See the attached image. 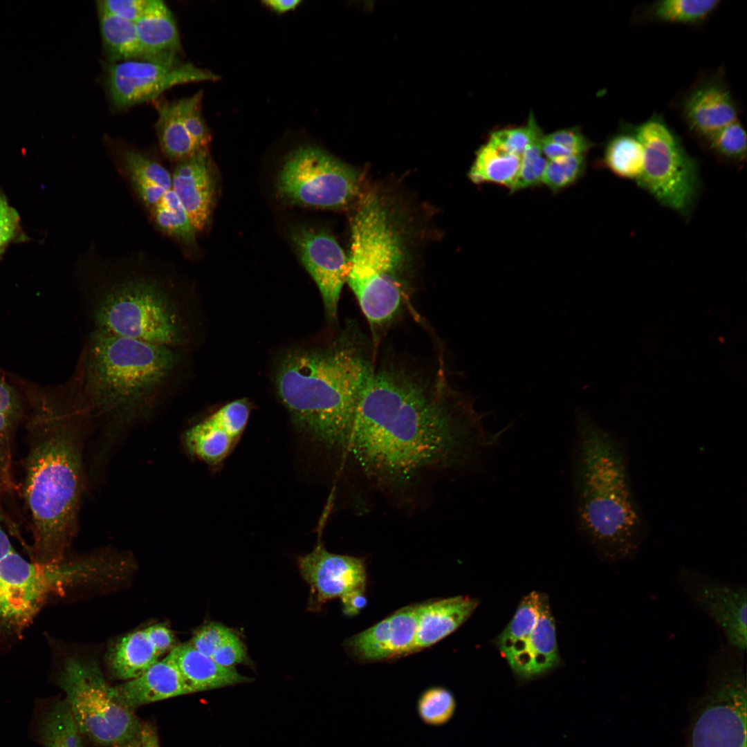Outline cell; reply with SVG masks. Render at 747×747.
Masks as SVG:
<instances>
[{
	"label": "cell",
	"mask_w": 747,
	"mask_h": 747,
	"mask_svg": "<svg viewBox=\"0 0 747 747\" xmlns=\"http://www.w3.org/2000/svg\"><path fill=\"white\" fill-rule=\"evenodd\" d=\"M483 418L443 380L375 366L357 403L347 458L372 487L405 501L429 476L481 465L503 433L486 430Z\"/></svg>",
	"instance_id": "6da1fadb"
},
{
	"label": "cell",
	"mask_w": 747,
	"mask_h": 747,
	"mask_svg": "<svg viewBox=\"0 0 747 747\" xmlns=\"http://www.w3.org/2000/svg\"><path fill=\"white\" fill-rule=\"evenodd\" d=\"M27 404V453L22 495L29 519L33 560L53 564L76 526L83 489L78 419L85 411L66 385L42 387L21 380Z\"/></svg>",
	"instance_id": "7a4b0ae2"
},
{
	"label": "cell",
	"mask_w": 747,
	"mask_h": 747,
	"mask_svg": "<svg viewBox=\"0 0 747 747\" xmlns=\"http://www.w3.org/2000/svg\"><path fill=\"white\" fill-rule=\"evenodd\" d=\"M572 458L575 522L597 556L609 564L635 560L648 533L636 501L623 443L578 411Z\"/></svg>",
	"instance_id": "3957f363"
},
{
	"label": "cell",
	"mask_w": 747,
	"mask_h": 747,
	"mask_svg": "<svg viewBox=\"0 0 747 747\" xmlns=\"http://www.w3.org/2000/svg\"><path fill=\"white\" fill-rule=\"evenodd\" d=\"M374 367L355 336L324 348L294 350L278 367V395L300 432L344 459L357 403Z\"/></svg>",
	"instance_id": "277c9868"
},
{
	"label": "cell",
	"mask_w": 747,
	"mask_h": 747,
	"mask_svg": "<svg viewBox=\"0 0 747 747\" xmlns=\"http://www.w3.org/2000/svg\"><path fill=\"white\" fill-rule=\"evenodd\" d=\"M176 271L143 256L90 264L91 331L183 350L190 326Z\"/></svg>",
	"instance_id": "5b68a950"
},
{
	"label": "cell",
	"mask_w": 747,
	"mask_h": 747,
	"mask_svg": "<svg viewBox=\"0 0 747 747\" xmlns=\"http://www.w3.org/2000/svg\"><path fill=\"white\" fill-rule=\"evenodd\" d=\"M183 351L91 331L76 376L88 410L118 421L145 416L176 385Z\"/></svg>",
	"instance_id": "8992f818"
},
{
	"label": "cell",
	"mask_w": 747,
	"mask_h": 747,
	"mask_svg": "<svg viewBox=\"0 0 747 747\" xmlns=\"http://www.w3.org/2000/svg\"><path fill=\"white\" fill-rule=\"evenodd\" d=\"M351 238L347 282L371 326L379 329L400 308L405 254L401 235L377 195L368 194L360 201Z\"/></svg>",
	"instance_id": "52a82bcc"
},
{
	"label": "cell",
	"mask_w": 747,
	"mask_h": 747,
	"mask_svg": "<svg viewBox=\"0 0 747 747\" xmlns=\"http://www.w3.org/2000/svg\"><path fill=\"white\" fill-rule=\"evenodd\" d=\"M745 654L722 641L709 656L688 747H746Z\"/></svg>",
	"instance_id": "ba28073f"
},
{
	"label": "cell",
	"mask_w": 747,
	"mask_h": 747,
	"mask_svg": "<svg viewBox=\"0 0 747 747\" xmlns=\"http://www.w3.org/2000/svg\"><path fill=\"white\" fill-rule=\"evenodd\" d=\"M1 515L0 510V623L17 629L26 625L50 596L89 577L99 564L28 561L13 547Z\"/></svg>",
	"instance_id": "9c48e42d"
},
{
	"label": "cell",
	"mask_w": 747,
	"mask_h": 747,
	"mask_svg": "<svg viewBox=\"0 0 747 747\" xmlns=\"http://www.w3.org/2000/svg\"><path fill=\"white\" fill-rule=\"evenodd\" d=\"M58 683L80 732L94 743L114 746L140 735L143 725L114 695L96 663L68 659Z\"/></svg>",
	"instance_id": "30bf717a"
},
{
	"label": "cell",
	"mask_w": 747,
	"mask_h": 747,
	"mask_svg": "<svg viewBox=\"0 0 747 747\" xmlns=\"http://www.w3.org/2000/svg\"><path fill=\"white\" fill-rule=\"evenodd\" d=\"M643 145V174L637 183L661 205L685 215L698 189V165L680 138L659 116L629 125Z\"/></svg>",
	"instance_id": "8fae6325"
},
{
	"label": "cell",
	"mask_w": 747,
	"mask_h": 747,
	"mask_svg": "<svg viewBox=\"0 0 747 747\" xmlns=\"http://www.w3.org/2000/svg\"><path fill=\"white\" fill-rule=\"evenodd\" d=\"M276 183L278 195L289 203L339 208L356 196L359 175L324 151L306 146L287 156Z\"/></svg>",
	"instance_id": "7c38bea8"
},
{
	"label": "cell",
	"mask_w": 747,
	"mask_h": 747,
	"mask_svg": "<svg viewBox=\"0 0 747 747\" xmlns=\"http://www.w3.org/2000/svg\"><path fill=\"white\" fill-rule=\"evenodd\" d=\"M556 627L547 595L532 591L495 640L500 654L518 678L544 674L560 663Z\"/></svg>",
	"instance_id": "4fadbf2b"
},
{
	"label": "cell",
	"mask_w": 747,
	"mask_h": 747,
	"mask_svg": "<svg viewBox=\"0 0 747 747\" xmlns=\"http://www.w3.org/2000/svg\"><path fill=\"white\" fill-rule=\"evenodd\" d=\"M118 166L154 226L183 246H194L196 232L174 191L172 172L135 149L122 151Z\"/></svg>",
	"instance_id": "5bb4252c"
},
{
	"label": "cell",
	"mask_w": 747,
	"mask_h": 747,
	"mask_svg": "<svg viewBox=\"0 0 747 747\" xmlns=\"http://www.w3.org/2000/svg\"><path fill=\"white\" fill-rule=\"evenodd\" d=\"M213 72L175 59H133L111 64L107 85L113 104L127 109L156 99L165 91L180 84L215 81Z\"/></svg>",
	"instance_id": "9a60e30c"
},
{
	"label": "cell",
	"mask_w": 747,
	"mask_h": 747,
	"mask_svg": "<svg viewBox=\"0 0 747 747\" xmlns=\"http://www.w3.org/2000/svg\"><path fill=\"white\" fill-rule=\"evenodd\" d=\"M675 581L690 603L719 627L724 642L746 653V583L722 580L687 566L679 568Z\"/></svg>",
	"instance_id": "2e32d148"
},
{
	"label": "cell",
	"mask_w": 747,
	"mask_h": 747,
	"mask_svg": "<svg viewBox=\"0 0 747 747\" xmlns=\"http://www.w3.org/2000/svg\"><path fill=\"white\" fill-rule=\"evenodd\" d=\"M291 239L301 261L318 287L327 315L335 318L347 279L348 258L335 238L326 231L299 227L292 232Z\"/></svg>",
	"instance_id": "e0dca14e"
},
{
	"label": "cell",
	"mask_w": 747,
	"mask_h": 747,
	"mask_svg": "<svg viewBox=\"0 0 747 747\" xmlns=\"http://www.w3.org/2000/svg\"><path fill=\"white\" fill-rule=\"evenodd\" d=\"M301 575L311 588V607L354 591H365L367 582L364 561L356 557L328 551L319 543L298 559Z\"/></svg>",
	"instance_id": "ac0fdd59"
},
{
	"label": "cell",
	"mask_w": 747,
	"mask_h": 747,
	"mask_svg": "<svg viewBox=\"0 0 747 747\" xmlns=\"http://www.w3.org/2000/svg\"><path fill=\"white\" fill-rule=\"evenodd\" d=\"M250 414L243 399L225 404L185 433L189 453L209 465H217L232 452L246 427Z\"/></svg>",
	"instance_id": "d6986e66"
},
{
	"label": "cell",
	"mask_w": 747,
	"mask_h": 747,
	"mask_svg": "<svg viewBox=\"0 0 747 747\" xmlns=\"http://www.w3.org/2000/svg\"><path fill=\"white\" fill-rule=\"evenodd\" d=\"M419 604L398 609L347 638L344 647L361 663L387 661L413 653Z\"/></svg>",
	"instance_id": "ffe728a7"
},
{
	"label": "cell",
	"mask_w": 747,
	"mask_h": 747,
	"mask_svg": "<svg viewBox=\"0 0 747 747\" xmlns=\"http://www.w3.org/2000/svg\"><path fill=\"white\" fill-rule=\"evenodd\" d=\"M681 111L690 131L703 140L738 120L736 103L719 75L696 84L683 98Z\"/></svg>",
	"instance_id": "44dd1931"
},
{
	"label": "cell",
	"mask_w": 747,
	"mask_h": 747,
	"mask_svg": "<svg viewBox=\"0 0 747 747\" xmlns=\"http://www.w3.org/2000/svg\"><path fill=\"white\" fill-rule=\"evenodd\" d=\"M173 187L195 232L207 225L214 196V178L209 149L176 163Z\"/></svg>",
	"instance_id": "7402d4cb"
},
{
	"label": "cell",
	"mask_w": 747,
	"mask_h": 747,
	"mask_svg": "<svg viewBox=\"0 0 747 747\" xmlns=\"http://www.w3.org/2000/svg\"><path fill=\"white\" fill-rule=\"evenodd\" d=\"M118 699L133 710L140 706L190 694L174 661L167 655L141 676L113 687Z\"/></svg>",
	"instance_id": "603a6c76"
},
{
	"label": "cell",
	"mask_w": 747,
	"mask_h": 747,
	"mask_svg": "<svg viewBox=\"0 0 747 747\" xmlns=\"http://www.w3.org/2000/svg\"><path fill=\"white\" fill-rule=\"evenodd\" d=\"M478 605L477 598L468 596L419 604L413 653L434 645L455 631Z\"/></svg>",
	"instance_id": "cb8c5ba5"
},
{
	"label": "cell",
	"mask_w": 747,
	"mask_h": 747,
	"mask_svg": "<svg viewBox=\"0 0 747 747\" xmlns=\"http://www.w3.org/2000/svg\"><path fill=\"white\" fill-rule=\"evenodd\" d=\"M181 673L191 693L208 691L252 681L234 667L217 664L186 643L173 647L168 654Z\"/></svg>",
	"instance_id": "d4e9b609"
},
{
	"label": "cell",
	"mask_w": 747,
	"mask_h": 747,
	"mask_svg": "<svg viewBox=\"0 0 747 747\" xmlns=\"http://www.w3.org/2000/svg\"><path fill=\"white\" fill-rule=\"evenodd\" d=\"M135 27L147 59L176 58L181 50L179 33L172 12L163 1L151 0Z\"/></svg>",
	"instance_id": "484cf974"
},
{
	"label": "cell",
	"mask_w": 747,
	"mask_h": 747,
	"mask_svg": "<svg viewBox=\"0 0 747 747\" xmlns=\"http://www.w3.org/2000/svg\"><path fill=\"white\" fill-rule=\"evenodd\" d=\"M27 404L25 398L13 382L0 377V495L10 493L15 488L12 474V448L15 432L26 421Z\"/></svg>",
	"instance_id": "4316f807"
},
{
	"label": "cell",
	"mask_w": 747,
	"mask_h": 747,
	"mask_svg": "<svg viewBox=\"0 0 747 747\" xmlns=\"http://www.w3.org/2000/svg\"><path fill=\"white\" fill-rule=\"evenodd\" d=\"M160 656L142 629L120 639L111 648L107 661L116 677L129 681L144 674L159 661Z\"/></svg>",
	"instance_id": "83f0119b"
},
{
	"label": "cell",
	"mask_w": 747,
	"mask_h": 747,
	"mask_svg": "<svg viewBox=\"0 0 747 747\" xmlns=\"http://www.w3.org/2000/svg\"><path fill=\"white\" fill-rule=\"evenodd\" d=\"M156 110V135L160 150L167 159L177 163L201 150L183 124L177 100L158 102Z\"/></svg>",
	"instance_id": "f1b7e54d"
},
{
	"label": "cell",
	"mask_w": 747,
	"mask_h": 747,
	"mask_svg": "<svg viewBox=\"0 0 747 747\" xmlns=\"http://www.w3.org/2000/svg\"><path fill=\"white\" fill-rule=\"evenodd\" d=\"M603 161L616 176L636 183L639 181L644 172V149L629 125L608 140Z\"/></svg>",
	"instance_id": "f546056e"
},
{
	"label": "cell",
	"mask_w": 747,
	"mask_h": 747,
	"mask_svg": "<svg viewBox=\"0 0 747 747\" xmlns=\"http://www.w3.org/2000/svg\"><path fill=\"white\" fill-rule=\"evenodd\" d=\"M520 164V156L501 149L488 140L477 151L469 177L475 183H493L511 189Z\"/></svg>",
	"instance_id": "4dcf8cb0"
},
{
	"label": "cell",
	"mask_w": 747,
	"mask_h": 747,
	"mask_svg": "<svg viewBox=\"0 0 747 747\" xmlns=\"http://www.w3.org/2000/svg\"><path fill=\"white\" fill-rule=\"evenodd\" d=\"M102 44L112 62L147 59L136 34L135 23L98 11Z\"/></svg>",
	"instance_id": "1f68e13d"
},
{
	"label": "cell",
	"mask_w": 747,
	"mask_h": 747,
	"mask_svg": "<svg viewBox=\"0 0 747 747\" xmlns=\"http://www.w3.org/2000/svg\"><path fill=\"white\" fill-rule=\"evenodd\" d=\"M81 732L67 701H59L42 715L39 735L44 747H84Z\"/></svg>",
	"instance_id": "d6a6232c"
},
{
	"label": "cell",
	"mask_w": 747,
	"mask_h": 747,
	"mask_svg": "<svg viewBox=\"0 0 747 747\" xmlns=\"http://www.w3.org/2000/svg\"><path fill=\"white\" fill-rule=\"evenodd\" d=\"M719 0H667L649 6V16L656 21L694 24L706 19L720 3Z\"/></svg>",
	"instance_id": "836d02e7"
},
{
	"label": "cell",
	"mask_w": 747,
	"mask_h": 747,
	"mask_svg": "<svg viewBox=\"0 0 747 747\" xmlns=\"http://www.w3.org/2000/svg\"><path fill=\"white\" fill-rule=\"evenodd\" d=\"M416 708L419 719L425 725L440 727L447 724L453 717L456 701L448 688L432 686L421 693Z\"/></svg>",
	"instance_id": "e575fe53"
},
{
	"label": "cell",
	"mask_w": 747,
	"mask_h": 747,
	"mask_svg": "<svg viewBox=\"0 0 747 747\" xmlns=\"http://www.w3.org/2000/svg\"><path fill=\"white\" fill-rule=\"evenodd\" d=\"M529 120L532 128L531 138L522 157L520 168L517 179L510 189L517 192L535 186L542 183L548 160L542 151V133L533 115Z\"/></svg>",
	"instance_id": "d590c367"
},
{
	"label": "cell",
	"mask_w": 747,
	"mask_h": 747,
	"mask_svg": "<svg viewBox=\"0 0 747 747\" xmlns=\"http://www.w3.org/2000/svg\"><path fill=\"white\" fill-rule=\"evenodd\" d=\"M708 147L719 158L741 163L746 155V134L737 120L719 129L705 140Z\"/></svg>",
	"instance_id": "8d00e7d4"
},
{
	"label": "cell",
	"mask_w": 747,
	"mask_h": 747,
	"mask_svg": "<svg viewBox=\"0 0 747 747\" xmlns=\"http://www.w3.org/2000/svg\"><path fill=\"white\" fill-rule=\"evenodd\" d=\"M585 167V155H574L548 160L542 183L553 192H557L578 181L584 173Z\"/></svg>",
	"instance_id": "74e56055"
},
{
	"label": "cell",
	"mask_w": 747,
	"mask_h": 747,
	"mask_svg": "<svg viewBox=\"0 0 747 747\" xmlns=\"http://www.w3.org/2000/svg\"><path fill=\"white\" fill-rule=\"evenodd\" d=\"M202 91L192 96L178 100V105L183 124L196 145L201 149H209L211 133L201 113Z\"/></svg>",
	"instance_id": "f35d334b"
},
{
	"label": "cell",
	"mask_w": 747,
	"mask_h": 747,
	"mask_svg": "<svg viewBox=\"0 0 747 747\" xmlns=\"http://www.w3.org/2000/svg\"><path fill=\"white\" fill-rule=\"evenodd\" d=\"M235 634L219 622H210L194 634L190 643L203 654L212 656L215 651Z\"/></svg>",
	"instance_id": "ab89813d"
},
{
	"label": "cell",
	"mask_w": 747,
	"mask_h": 747,
	"mask_svg": "<svg viewBox=\"0 0 747 747\" xmlns=\"http://www.w3.org/2000/svg\"><path fill=\"white\" fill-rule=\"evenodd\" d=\"M532 135L528 120L526 127L501 129L493 132L489 140L501 149L522 157Z\"/></svg>",
	"instance_id": "60d3db41"
},
{
	"label": "cell",
	"mask_w": 747,
	"mask_h": 747,
	"mask_svg": "<svg viewBox=\"0 0 747 747\" xmlns=\"http://www.w3.org/2000/svg\"><path fill=\"white\" fill-rule=\"evenodd\" d=\"M151 0H100L98 11L135 23L147 10Z\"/></svg>",
	"instance_id": "b9f144b4"
},
{
	"label": "cell",
	"mask_w": 747,
	"mask_h": 747,
	"mask_svg": "<svg viewBox=\"0 0 747 747\" xmlns=\"http://www.w3.org/2000/svg\"><path fill=\"white\" fill-rule=\"evenodd\" d=\"M544 138L571 151L574 155H585L591 148V142L577 128L556 131Z\"/></svg>",
	"instance_id": "7bdbcfd3"
},
{
	"label": "cell",
	"mask_w": 747,
	"mask_h": 747,
	"mask_svg": "<svg viewBox=\"0 0 747 747\" xmlns=\"http://www.w3.org/2000/svg\"><path fill=\"white\" fill-rule=\"evenodd\" d=\"M211 657L217 664L226 667H234L235 665L244 663L248 659L246 647L236 633L220 646Z\"/></svg>",
	"instance_id": "ee69618b"
},
{
	"label": "cell",
	"mask_w": 747,
	"mask_h": 747,
	"mask_svg": "<svg viewBox=\"0 0 747 747\" xmlns=\"http://www.w3.org/2000/svg\"><path fill=\"white\" fill-rule=\"evenodd\" d=\"M19 221L17 212L0 194V251L14 237Z\"/></svg>",
	"instance_id": "f6af8a7d"
},
{
	"label": "cell",
	"mask_w": 747,
	"mask_h": 747,
	"mask_svg": "<svg viewBox=\"0 0 747 747\" xmlns=\"http://www.w3.org/2000/svg\"><path fill=\"white\" fill-rule=\"evenodd\" d=\"M145 631L160 656L173 648L175 643L174 636L167 626L161 624L154 625L145 629Z\"/></svg>",
	"instance_id": "bcb514c9"
},
{
	"label": "cell",
	"mask_w": 747,
	"mask_h": 747,
	"mask_svg": "<svg viewBox=\"0 0 747 747\" xmlns=\"http://www.w3.org/2000/svg\"><path fill=\"white\" fill-rule=\"evenodd\" d=\"M364 593L362 591H354L341 598L344 611L347 614L353 615L365 607L366 598Z\"/></svg>",
	"instance_id": "7dc6e473"
},
{
	"label": "cell",
	"mask_w": 747,
	"mask_h": 747,
	"mask_svg": "<svg viewBox=\"0 0 747 747\" xmlns=\"http://www.w3.org/2000/svg\"><path fill=\"white\" fill-rule=\"evenodd\" d=\"M140 737V747H160L157 732L151 723H148L142 726Z\"/></svg>",
	"instance_id": "c3c4849f"
},
{
	"label": "cell",
	"mask_w": 747,
	"mask_h": 747,
	"mask_svg": "<svg viewBox=\"0 0 747 747\" xmlns=\"http://www.w3.org/2000/svg\"><path fill=\"white\" fill-rule=\"evenodd\" d=\"M302 1L300 0H265L262 1L266 6L277 13L282 14L295 9Z\"/></svg>",
	"instance_id": "681fc988"
},
{
	"label": "cell",
	"mask_w": 747,
	"mask_h": 747,
	"mask_svg": "<svg viewBox=\"0 0 747 747\" xmlns=\"http://www.w3.org/2000/svg\"><path fill=\"white\" fill-rule=\"evenodd\" d=\"M141 734V733H140ZM141 746V737L140 735L133 739L132 740L126 742L122 744L114 746L113 747H140Z\"/></svg>",
	"instance_id": "f907efd6"
}]
</instances>
